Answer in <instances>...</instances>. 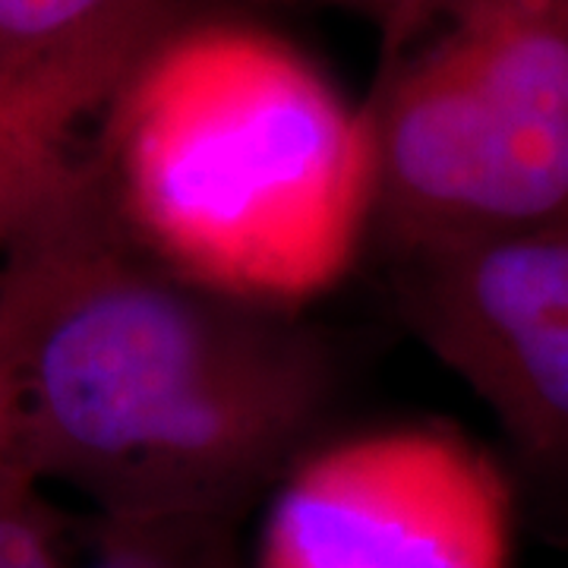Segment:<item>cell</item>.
<instances>
[{"label":"cell","mask_w":568,"mask_h":568,"mask_svg":"<svg viewBox=\"0 0 568 568\" xmlns=\"http://www.w3.org/2000/svg\"><path fill=\"white\" fill-rule=\"evenodd\" d=\"M313 3H332V7H345V10H354V13H364V17H373V20L383 22L405 3V0H313Z\"/></svg>","instance_id":"12"},{"label":"cell","mask_w":568,"mask_h":568,"mask_svg":"<svg viewBox=\"0 0 568 568\" xmlns=\"http://www.w3.org/2000/svg\"><path fill=\"white\" fill-rule=\"evenodd\" d=\"M99 121L85 159L111 219L224 297L294 313L373 231L364 111L265 29L183 22Z\"/></svg>","instance_id":"2"},{"label":"cell","mask_w":568,"mask_h":568,"mask_svg":"<svg viewBox=\"0 0 568 568\" xmlns=\"http://www.w3.org/2000/svg\"><path fill=\"white\" fill-rule=\"evenodd\" d=\"M174 13L178 0H0V102L73 142L181 26Z\"/></svg>","instance_id":"6"},{"label":"cell","mask_w":568,"mask_h":568,"mask_svg":"<svg viewBox=\"0 0 568 568\" xmlns=\"http://www.w3.org/2000/svg\"><path fill=\"white\" fill-rule=\"evenodd\" d=\"M506 474L458 429L388 426L306 448L253 568H508Z\"/></svg>","instance_id":"4"},{"label":"cell","mask_w":568,"mask_h":568,"mask_svg":"<svg viewBox=\"0 0 568 568\" xmlns=\"http://www.w3.org/2000/svg\"><path fill=\"white\" fill-rule=\"evenodd\" d=\"M36 496H41L39 487H36L26 474L13 470V467L0 465V508L22 506V503H29V499H36Z\"/></svg>","instance_id":"11"},{"label":"cell","mask_w":568,"mask_h":568,"mask_svg":"<svg viewBox=\"0 0 568 568\" xmlns=\"http://www.w3.org/2000/svg\"><path fill=\"white\" fill-rule=\"evenodd\" d=\"M0 328L22 455L104 521H234L313 448L335 357L287 310L152 260L92 171L0 253Z\"/></svg>","instance_id":"1"},{"label":"cell","mask_w":568,"mask_h":568,"mask_svg":"<svg viewBox=\"0 0 568 568\" xmlns=\"http://www.w3.org/2000/svg\"><path fill=\"white\" fill-rule=\"evenodd\" d=\"M0 465L13 467L32 480V474L26 467V455H22L20 388H17V376H13V364H10V351L3 342V328H0Z\"/></svg>","instance_id":"10"},{"label":"cell","mask_w":568,"mask_h":568,"mask_svg":"<svg viewBox=\"0 0 568 568\" xmlns=\"http://www.w3.org/2000/svg\"><path fill=\"white\" fill-rule=\"evenodd\" d=\"M13 231H17V227H13V219H10V215H7V212L0 209V253H3V246L10 244Z\"/></svg>","instance_id":"13"},{"label":"cell","mask_w":568,"mask_h":568,"mask_svg":"<svg viewBox=\"0 0 568 568\" xmlns=\"http://www.w3.org/2000/svg\"><path fill=\"white\" fill-rule=\"evenodd\" d=\"M405 325L506 429L521 465L568 484V219L388 256Z\"/></svg>","instance_id":"5"},{"label":"cell","mask_w":568,"mask_h":568,"mask_svg":"<svg viewBox=\"0 0 568 568\" xmlns=\"http://www.w3.org/2000/svg\"><path fill=\"white\" fill-rule=\"evenodd\" d=\"M61 521L44 499L0 508V568H63Z\"/></svg>","instance_id":"9"},{"label":"cell","mask_w":568,"mask_h":568,"mask_svg":"<svg viewBox=\"0 0 568 568\" xmlns=\"http://www.w3.org/2000/svg\"><path fill=\"white\" fill-rule=\"evenodd\" d=\"M364 111L386 256L568 219V0H405Z\"/></svg>","instance_id":"3"},{"label":"cell","mask_w":568,"mask_h":568,"mask_svg":"<svg viewBox=\"0 0 568 568\" xmlns=\"http://www.w3.org/2000/svg\"><path fill=\"white\" fill-rule=\"evenodd\" d=\"M85 181L89 159L73 149V142L48 136L0 102V209L13 219L17 231L77 196Z\"/></svg>","instance_id":"7"},{"label":"cell","mask_w":568,"mask_h":568,"mask_svg":"<svg viewBox=\"0 0 568 568\" xmlns=\"http://www.w3.org/2000/svg\"><path fill=\"white\" fill-rule=\"evenodd\" d=\"M67 568H244L234 521H95L92 556Z\"/></svg>","instance_id":"8"}]
</instances>
